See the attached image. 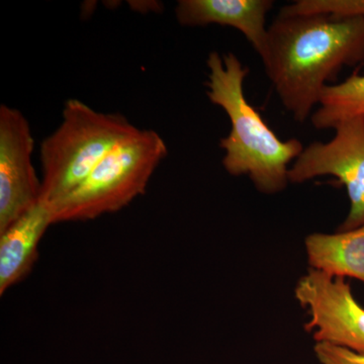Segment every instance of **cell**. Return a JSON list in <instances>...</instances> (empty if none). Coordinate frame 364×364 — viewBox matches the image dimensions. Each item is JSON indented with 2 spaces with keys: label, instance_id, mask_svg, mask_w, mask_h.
<instances>
[{
  "label": "cell",
  "instance_id": "obj_2",
  "mask_svg": "<svg viewBox=\"0 0 364 364\" xmlns=\"http://www.w3.org/2000/svg\"><path fill=\"white\" fill-rule=\"evenodd\" d=\"M208 100L222 107L229 117L231 130L222 139L223 165L230 176H247L263 193H279L289 183V167L303 152L296 139L282 141L268 127L244 95L249 73L234 53L208 55Z\"/></svg>",
  "mask_w": 364,
  "mask_h": 364
},
{
  "label": "cell",
  "instance_id": "obj_11",
  "mask_svg": "<svg viewBox=\"0 0 364 364\" xmlns=\"http://www.w3.org/2000/svg\"><path fill=\"white\" fill-rule=\"evenodd\" d=\"M356 117H364V75L353 74L339 85L326 86L311 119L316 129L325 130Z\"/></svg>",
  "mask_w": 364,
  "mask_h": 364
},
{
  "label": "cell",
  "instance_id": "obj_8",
  "mask_svg": "<svg viewBox=\"0 0 364 364\" xmlns=\"http://www.w3.org/2000/svg\"><path fill=\"white\" fill-rule=\"evenodd\" d=\"M273 4L272 0H179L176 16L182 26L236 28L261 57L267 48V16Z\"/></svg>",
  "mask_w": 364,
  "mask_h": 364
},
{
  "label": "cell",
  "instance_id": "obj_6",
  "mask_svg": "<svg viewBox=\"0 0 364 364\" xmlns=\"http://www.w3.org/2000/svg\"><path fill=\"white\" fill-rule=\"evenodd\" d=\"M299 305L308 311L305 325L317 343L342 347L364 355V308L350 284L311 268L294 289Z\"/></svg>",
  "mask_w": 364,
  "mask_h": 364
},
{
  "label": "cell",
  "instance_id": "obj_5",
  "mask_svg": "<svg viewBox=\"0 0 364 364\" xmlns=\"http://www.w3.org/2000/svg\"><path fill=\"white\" fill-rule=\"evenodd\" d=\"M334 130L329 142L304 148L289 167L287 178L303 183L318 176L336 177L350 200V210L339 231H350L364 225V117L344 119Z\"/></svg>",
  "mask_w": 364,
  "mask_h": 364
},
{
  "label": "cell",
  "instance_id": "obj_3",
  "mask_svg": "<svg viewBox=\"0 0 364 364\" xmlns=\"http://www.w3.org/2000/svg\"><path fill=\"white\" fill-rule=\"evenodd\" d=\"M138 130L127 117L69 100L62 121L41 144V202L53 205L77 188L114 147Z\"/></svg>",
  "mask_w": 364,
  "mask_h": 364
},
{
  "label": "cell",
  "instance_id": "obj_4",
  "mask_svg": "<svg viewBox=\"0 0 364 364\" xmlns=\"http://www.w3.org/2000/svg\"><path fill=\"white\" fill-rule=\"evenodd\" d=\"M167 153L157 132L138 129L117 144L77 188L51 205L54 224L90 221L130 205L145 193Z\"/></svg>",
  "mask_w": 364,
  "mask_h": 364
},
{
  "label": "cell",
  "instance_id": "obj_12",
  "mask_svg": "<svg viewBox=\"0 0 364 364\" xmlns=\"http://www.w3.org/2000/svg\"><path fill=\"white\" fill-rule=\"evenodd\" d=\"M279 14H331L340 18H364V0H299L282 7Z\"/></svg>",
  "mask_w": 364,
  "mask_h": 364
},
{
  "label": "cell",
  "instance_id": "obj_9",
  "mask_svg": "<svg viewBox=\"0 0 364 364\" xmlns=\"http://www.w3.org/2000/svg\"><path fill=\"white\" fill-rule=\"evenodd\" d=\"M54 224L51 205L40 202L0 233V294L21 282L38 258L41 239Z\"/></svg>",
  "mask_w": 364,
  "mask_h": 364
},
{
  "label": "cell",
  "instance_id": "obj_7",
  "mask_svg": "<svg viewBox=\"0 0 364 364\" xmlns=\"http://www.w3.org/2000/svg\"><path fill=\"white\" fill-rule=\"evenodd\" d=\"M32 130L23 112L0 107V233L41 202Z\"/></svg>",
  "mask_w": 364,
  "mask_h": 364
},
{
  "label": "cell",
  "instance_id": "obj_1",
  "mask_svg": "<svg viewBox=\"0 0 364 364\" xmlns=\"http://www.w3.org/2000/svg\"><path fill=\"white\" fill-rule=\"evenodd\" d=\"M260 58L282 104L303 123L328 81L364 61V18L279 14L268 26Z\"/></svg>",
  "mask_w": 364,
  "mask_h": 364
},
{
  "label": "cell",
  "instance_id": "obj_10",
  "mask_svg": "<svg viewBox=\"0 0 364 364\" xmlns=\"http://www.w3.org/2000/svg\"><path fill=\"white\" fill-rule=\"evenodd\" d=\"M305 246L313 269L334 277H352L364 284V225L335 234L309 235Z\"/></svg>",
  "mask_w": 364,
  "mask_h": 364
},
{
  "label": "cell",
  "instance_id": "obj_13",
  "mask_svg": "<svg viewBox=\"0 0 364 364\" xmlns=\"http://www.w3.org/2000/svg\"><path fill=\"white\" fill-rule=\"evenodd\" d=\"M314 350L321 364H364V355L334 345L317 343Z\"/></svg>",
  "mask_w": 364,
  "mask_h": 364
}]
</instances>
